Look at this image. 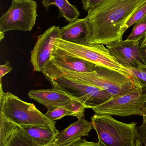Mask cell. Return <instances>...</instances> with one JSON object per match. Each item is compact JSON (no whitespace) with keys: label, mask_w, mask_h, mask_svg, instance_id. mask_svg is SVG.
Listing matches in <instances>:
<instances>
[{"label":"cell","mask_w":146,"mask_h":146,"mask_svg":"<svg viewBox=\"0 0 146 146\" xmlns=\"http://www.w3.org/2000/svg\"><path fill=\"white\" fill-rule=\"evenodd\" d=\"M28 96L30 98L44 106L48 111L53 110L61 106L68 107L76 101L81 102L66 92L54 88L31 90L28 92Z\"/></svg>","instance_id":"cell-12"},{"label":"cell","mask_w":146,"mask_h":146,"mask_svg":"<svg viewBox=\"0 0 146 146\" xmlns=\"http://www.w3.org/2000/svg\"><path fill=\"white\" fill-rule=\"evenodd\" d=\"M42 73L46 80L64 78L94 86L114 97L130 92L141 86L133 76L108 68L96 65L91 72H77L63 69L48 62Z\"/></svg>","instance_id":"cell-2"},{"label":"cell","mask_w":146,"mask_h":146,"mask_svg":"<svg viewBox=\"0 0 146 146\" xmlns=\"http://www.w3.org/2000/svg\"><path fill=\"white\" fill-rule=\"evenodd\" d=\"M136 146H146V125L136 127Z\"/></svg>","instance_id":"cell-22"},{"label":"cell","mask_w":146,"mask_h":146,"mask_svg":"<svg viewBox=\"0 0 146 146\" xmlns=\"http://www.w3.org/2000/svg\"><path fill=\"white\" fill-rule=\"evenodd\" d=\"M13 68L10 66L9 62L8 61L3 65L0 66V78L1 80L6 74L13 70Z\"/></svg>","instance_id":"cell-24"},{"label":"cell","mask_w":146,"mask_h":146,"mask_svg":"<svg viewBox=\"0 0 146 146\" xmlns=\"http://www.w3.org/2000/svg\"><path fill=\"white\" fill-rule=\"evenodd\" d=\"M141 48H146V34L145 37L143 38V41L141 43Z\"/></svg>","instance_id":"cell-28"},{"label":"cell","mask_w":146,"mask_h":146,"mask_svg":"<svg viewBox=\"0 0 146 146\" xmlns=\"http://www.w3.org/2000/svg\"><path fill=\"white\" fill-rule=\"evenodd\" d=\"M146 0H105L89 9L85 18L87 41L107 45L122 40L123 29L135 11Z\"/></svg>","instance_id":"cell-1"},{"label":"cell","mask_w":146,"mask_h":146,"mask_svg":"<svg viewBox=\"0 0 146 146\" xmlns=\"http://www.w3.org/2000/svg\"><path fill=\"white\" fill-rule=\"evenodd\" d=\"M60 31L59 27L52 26L38 37L31 52V62L34 71L42 72L51 59L55 40L60 38Z\"/></svg>","instance_id":"cell-10"},{"label":"cell","mask_w":146,"mask_h":146,"mask_svg":"<svg viewBox=\"0 0 146 146\" xmlns=\"http://www.w3.org/2000/svg\"><path fill=\"white\" fill-rule=\"evenodd\" d=\"M54 143H53V144H52V145H49L48 146H52L53 145H54Z\"/></svg>","instance_id":"cell-31"},{"label":"cell","mask_w":146,"mask_h":146,"mask_svg":"<svg viewBox=\"0 0 146 146\" xmlns=\"http://www.w3.org/2000/svg\"><path fill=\"white\" fill-rule=\"evenodd\" d=\"M53 53L73 56L132 76L128 69L117 63L111 56L106 47L101 44H92L87 42L75 44L60 38H56L54 43Z\"/></svg>","instance_id":"cell-4"},{"label":"cell","mask_w":146,"mask_h":146,"mask_svg":"<svg viewBox=\"0 0 146 146\" xmlns=\"http://www.w3.org/2000/svg\"><path fill=\"white\" fill-rule=\"evenodd\" d=\"M146 34V16L135 23L133 31L127 40L139 41Z\"/></svg>","instance_id":"cell-18"},{"label":"cell","mask_w":146,"mask_h":146,"mask_svg":"<svg viewBox=\"0 0 146 146\" xmlns=\"http://www.w3.org/2000/svg\"><path fill=\"white\" fill-rule=\"evenodd\" d=\"M0 115L20 126H31L57 130L56 121L48 118L35 105L21 100L11 93L4 92L1 80Z\"/></svg>","instance_id":"cell-3"},{"label":"cell","mask_w":146,"mask_h":146,"mask_svg":"<svg viewBox=\"0 0 146 146\" xmlns=\"http://www.w3.org/2000/svg\"><path fill=\"white\" fill-rule=\"evenodd\" d=\"M42 3L47 10L51 5L57 7L59 18L64 17L67 21L71 22L78 19L80 15V12L76 6L72 5L68 0H43Z\"/></svg>","instance_id":"cell-17"},{"label":"cell","mask_w":146,"mask_h":146,"mask_svg":"<svg viewBox=\"0 0 146 146\" xmlns=\"http://www.w3.org/2000/svg\"><path fill=\"white\" fill-rule=\"evenodd\" d=\"M47 80L50 82L52 88L62 90L79 99L85 109H93L114 97L99 88L66 78Z\"/></svg>","instance_id":"cell-8"},{"label":"cell","mask_w":146,"mask_h":146,"mask_svg":"<svg viewBox=\"0 0 146 146\" xmlns=\"http://www.w3.org/2000/svg\"><path fill=\"white\" fill-rule=\"evenodd\" d=\"M45 115L48 118L54 121L60 120L66 116L73 117V112L65 106L58 107L52 111H48Z\"/></svg>","instance_id":"cell-19"},{"label":"cell","mask_w":146,"mask_h":146,"mask_svg":"<svg viewBox=\"0 0 146 146\" xmlns=\"http://www.w3.org/2000/svg\"><path fill=\"white\" fill-rule=\"evenodd\" d=\"M49 63L63 69L77 72H91L96 65L84 60L66 55L53 53Z\"/></svg>","instance_id":"cell-13"},{"label":"cell","mask_w":146,"mask_h":146,"mask_svg":"<svg viewBox=\"0 0 146 146\" xmlns=\"http://www.w3.org/2000/svg\"><path fill=\"white\" fill-rule=\"evenodd\" d=\"M39 145L48 146L55 143L60 132L51 128L31 126H20Z\"/></svg>","instance_id":"cell-16"},{"label":"cell","mask_w":146,"mask_h":146,"mask_svg":"<svg viewBox=\"0 0 146 146\" xmlns=\"http://www.w3.org/2000/svg\"><path fill=\"white\" fill-rule=\"evenodd\" d=\"M111 56L126 68H139L146 63L139 41L121 40L106 45Z\"/></svg>","instance_id":"cell-9"},{"label":"cell","mask_w":146,"mask_h":146,"mask_svg":"<svg viewBox=\"0 0 146 146\" xmlns=\"http://www.w3.org/2000/svg\"><path fill=\"white\" fill-rule=\"evenodd\" d=\"M15 1H20V0H15Z\"/></svg>","instance_id":"cell-32"},{"label":"cell","mask_w":146,"mask_h":146,"mask_svg":"<svg viewBox=\"0 0 146 146\" xmlns=\"http://www.w3.org/2000/svg\"><path fill=\"white\" fill-rule=\"evenodd\" d=\"M4 37V33L0 32V40L1 41Z\"/></svg>","instance_id":"cell-30"},{"label":"cell","mask_w":146,"mask_h":146,"mask_svg":"<svg viewBox=\"0 0 146 146\" xmlns=\"http://www.w3.org/2000/svg\"><path fill=\"white\" fill-rule=\"evenodd\" d=\"M0 146H41L20 126L0 115Z\"/></svg>","instance_id":"cell-11"},{"label":"cell","mask_w":146,"mask_h":146,"mask_svg":"<svg viewBox=\"0 0 146 146\" xmlns=\"http://www.w3.org/2000/svg\"><path fill=\"white\" fill-rule=\"evenodd\" d=\"M132 76L138 80L141 85L146 87V64L139 68H128Z\"/></svg>","instance_id":"cell-21"},{"label":"cell","mask_w":146,"mask_h":146,"mask_svg":"<svg viewBox=\"0 0 146 146\" xmlns=\"http://www.w3.org/2000/svg\"><path fill=\"white\" fill-rule=\"evenodd\" d=\"M73 146H99L98 143L91 142L86 140L85 139H81L75 145Z\"/></svg>","instance_id":"cell-25"},{"label":"cell","mask_w":146,"mask_h":146,"mask_svg":"<svg viewBox=\"0 0 146 146\" xmlns=\"http://www.w3.org/2000/svg\"><path fill=\"white\" fill-rule=\"evenodd\" d=\"M88 29L85 18L78 19L61 28L60 38L75 44L87 42Z\"/></svg>","instance_id":"cell-14"},{"label":"cell","mask_w":146,"mask_h":146,"mask_svg":"<svg viewBox=\"0 0 146 146\" xmlns=\"http://www.w3.org/2000/svg\"><path fill=\"white\" fill-rule=\"evenodd\" d=\"M146 102V87L140 86L133 91L113 97L109 101L92 109L96 114L130 116L142 115V109Z\"/></svg>","instance_id":"cell-6"},{"label":"cell","mask_w":146,"mask_h":146,"mask_svg":"<svg viewBox=\"0 0 146 146\" xmlns=\"http://www.w3.org/2000/svg\"><path fill=\"white\" fill-rule=\"evenodd\" d=\"M91 123L97 134L99 146H136L137 123H125L110 115L96 114L91 117Z\"/></svg>","instance_id":"cell-5"},{"label":"cell","mask_w":146,"mask_h":146,"mask_svg":"<svg viewBox=\"0 0 146 146\" xmlns=\"http://www.w3.org/2000/svg\"><path fill=\"white\" fill-rule=\"evenodd\" d=\"M81 139V138L72 140L69 141H67V142L57 144V145H56L54 143V145L52 146H73L74 145H75Z\"/></svg>","instance_id":"cell-26"},{"label":"cell","mask_w":146,"mask_h":146,"mask_svg":"<svg viewBox=\"0 0 146 146\" xmlns=\"http://www.w3.org/2000/svg\"><path fill=\"white\" fill-rule=\"evenodd\" d=\"M146 16V1L135 11V13L127 22L123 29V33H124L130 27L145 18Z\"/></svg>","instance_id":"cell-20"},{"label":"cell","mask_w":146,"mask_h":146,"mask_svg":"<svg viewBox=\"0 0 146 146\" xmlns=\"http://www.w3.org/2000/svg\"><path fill=\"white\" fill-rule=\"evenodd\" d=\"M105 0H82L83 9L87 11L89 9L94 7Z\"/></svg>","instance_id":"cell-23"},{"label":"cell","mask_w":146,"mask_h":146,"mask_svg":"<svg viewBox=\"0 0 146 146\" xmlns=\"http://www.w3.org/2000/svg\"><path fill=\"white\" fill-rule=\"evenodd\" d=\"M142 111L143 121L142 125H146V102L142 107Z\"/></svg>","instance_id":"cell-27"},{"label":"cell","mask_w":146,"mask_h":146,"mask_svg":"<svg viewBox=\"0 0 146 146\" xmlns=\"http://www.w3.org/2000/svg\"><path fill=\"white\" fill-rule=\"evenodd\" d=\"M37 3L33 0H12L11 6L0 19V32L31 31L37 17Z\"/></svg>","instance_id":"cell-7"},{"label":"cell","mask_w":146,"mask_h":146,"mask_svg":"<svg viewBox=\"0 0 146 146\" xmlns=\"http://www.w3.org/2000/svg\"><path fill=\"white\" fill-rule=\"evenodd\" d=\"M142 50H143V52H142L143 56L146 63V48L142 49Z\"/></svg>","instance_id":"cell-29"},{"label":"cell","mask_w":146,"mask_h":146,"mask_svg":"<svg viewBox=\"0 0 146 146\" xmlns=\"http://www.w3.org/2000/svg\"><path fill=\"white\" fill-rule=\"evenodd\" d=\"M84 117L85 116L78 118L77 121L60 132L55 144L57 145L81 138L82 136H89L93 127L91 123L85 120Z\"/></svg>","instance_id":"cell-15"}]
</instances>
